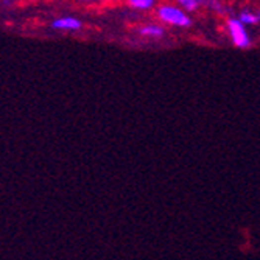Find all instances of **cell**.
I'll use <instances>...</instances> for the list:
<instances>
[{
	"label": "cell",
	"mask_w": 260,
	"mask_h": 260,
	"mask_svg": "<svg viewBox=\"0 0 260 260\" xmlns=\"http://www.w3.org/2000/svg\"><path fill=\"white\" fill-rule=\"evenodd\" d=\"M227 28H229L232 42L238 49L249 47V44H251V39H249L248 31H246L245 25L240 22V20H238V19H231L229 22H227Z\"/></svg>",
	"instance_id": "obj_2"
},
{
	"label": "cell",
	"mask_w": 260,
	"mask_h": 260,
	"mask_svg": "<svg viewBox=\"0 0 260 260\" xmlns=\"http://www.w3.org/2000/svg\"><path fill=\"white\" fill-rule=\"evenodd\" d=\"M52 27L56 30H80L81 22L75 17H62V19H56L55 22L52 24Z\"/></svg>",
	"instance_id": "obj_3"
},
{
	"label": "cell",
	"mask_w": 260,
	"mask_h": 260,
	"mask_svg": "<svg viewBox=\"0 0 260 260\" xmlns=\"http://www.w3.org/2000/svg\"><path fill=\"white\" fill-rule=\"evenodd\" d=\"M238 20L243 24V25H256L259 24V20H260V16L257 14H253V13H242L240 17H238Z\"/></svg>",
	"instance_id": "obj_5"
},
{
	"label": "cell",
	"mask_w": 260,
	"mask_h": 260,
	"mask_svg": "<svg viewBox=\"0 0 260 260\" xmlns=\"http://www.w3.org/2000/svg\"><path fill=\"white\" fill-rule=\"evenodd\" d=\"M129 5H131L133 8H136V9H148V8H151L155 5V2L153 0H131Z\"/></svg>",
	"instance_id": "obj_6"
},
{
	"label": "cell",
	"mask_w": 260,
	"mask_h": 260,
	"mask_svg": "<svg viewBox=\"0 0 260 260\" xmlns=\"http://www.w3.org/2000/svg\"><path fill=\"white\" fill-rule=\"evenodd\" d=\"M179 5L182 8H186L187 11H195L200 5H203V2H198V0H181Z\"/></svg>",
	"instance_id": "obj_7"
},
{
	"label": "cell",
	"mask_w": 260,
	"mask_h": 260,
	"mask_svg": "<svg viewBox=\"0 0 260 260\" xmlns=\"http://www.w3.org/2000/svg\"><path fill=\"white\" fill-rule=\"evenodd\" d=\"M140 35L148 38H162L164 36V28L159 25H147L144 28H140Z\"/></svg>",
	"instance_id": "obj_4"
},
{
	"label": "cell",
	"mask_w": 260,
	"mask_h": 260,
	"mask_svg": "<svg viewBox=\"0 0 260 260\" xmlns=\"http://www.w3.org/2000/svg\"><path fill=\"white\" fill-rule=\"evenodd\" d=\"M159 17L164 20V22L170 25H176V27H189L192 24L190 17L182 11L181 8L175 5H164L159 8L157 11Z\"/></svg>",
	"instance_id": "obj_1"
}]
</instances>
